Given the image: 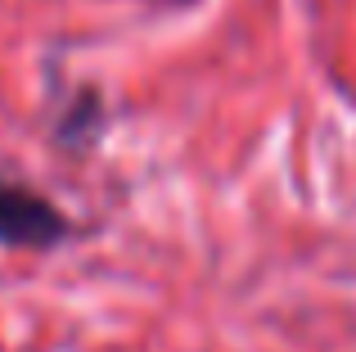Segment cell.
<instances>
[{
    "instance_id": "1",
    "label": "cell",
    "mask_w": 356,
    "mask_h": 352,
    "mask_svg": "<svg viewBox=\"0 0 356 352\" xmlns=\"http://www.w3.org/2000/svg\"><path fill=\"white\" fill-rule=\"evenodd\" d=\"M72 235V221L45 194L0 181V244L5 248H54Z\"/></svg>"
}]
</instances>
